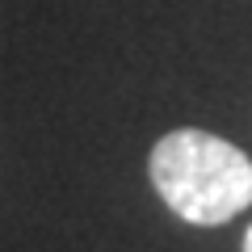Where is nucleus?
<instances>
[{"instance_id":"1","label":"nucleus","mask_w":252,"mask_h":252,"mask_svg":"<svg viewBox=\"0 0 252 252\" xmlns=\"http://www.w3.org/2000/svg\"><path fill=\"white\" fill-rule=\"evenodd\" d=\"M147 168L164 206L193 227H219L252 202V160L198 126L168 130L152 147Z\"/></svg>"},{"instance_id":"2","label":"nucleus","mask_w":252,"mask_h":252,"mask_svg":"<svg viewBox=\"0 0 252 252\" xmlns=\"http://www.w3.org/2000/svg\"><path fill=\"white\" fill-rule=\"evenodd\" d=\"M244 252H252V227H248V235H244Z\"/></svg>"}]
</instances>
